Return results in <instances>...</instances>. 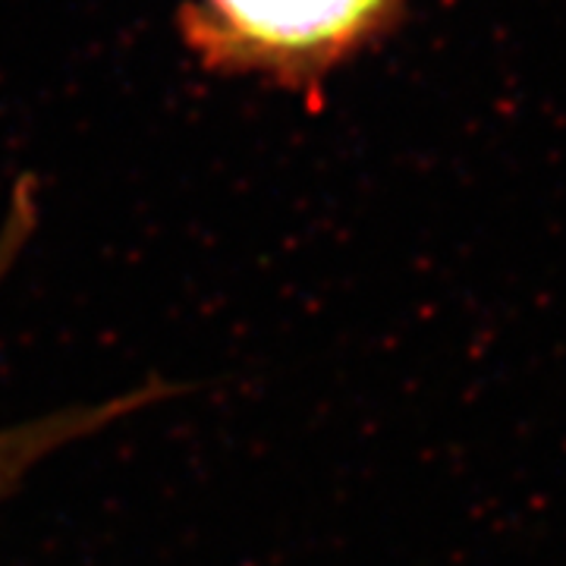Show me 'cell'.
<instances>
[{"mask_svg": "<svg viewBox=\"0 0 566 566\" xmlns=\"http://www.w3.org/2000/svg\"><path fill=\"white\" fill-rule=\"evenodd\" d=\"M403 0H196L182 10L192 54L230 76L303 88L397 20Z\"/></svg>", "mask_w": 566, "mask_h": 566, "instance_id": "6da1fadb", "label": "cell"}, {"mask_svg": "<svg viewBox=\"0 0 566 566\" xmlns=\"http://www.w3.org/2000/svg\"><path fill=\"white\" fill-rule=\"evenodd\" d=\"M32 227H35V202L22 189L0 227V286L10 281L13 264L32 237ZM180 394V385L151 378V381H142L129 390L92 400V403H70L54 412H41L25 422L0 424V504H7L25 485V479L41 463L57 457L61 450L104 434L114 424L129 422L133 416L167 403Z\"/></svg>", "mask_w": 566, "mask_h": 566, "instance_id": "7a4b0ae2", "label": "cell"}]
</instances>
